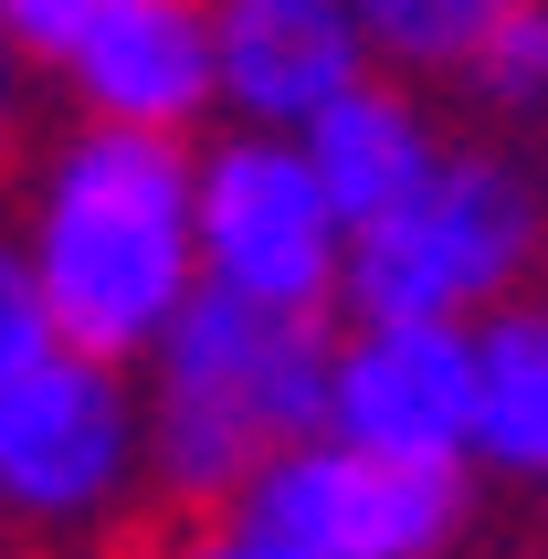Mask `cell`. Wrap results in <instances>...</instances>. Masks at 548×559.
<instances>
[{
	"instance_id": "cell-1",
	"label": "cell",
	"mask_w": 548,
	"mask_h": 559,
	"mask_svg": "<svg viewBox=\"0 0 548 559\" xmlns=\"http://www.w3.org/2000/svg\"><path fill=\"white\" fill-rule=\"evenodd\" d=\"M22 264L43 285L53 348L138 370L148 338L201 296V264H190V138L74 127L32 180Z\"/></svg>"
},
{
	"instance_id": "cell-2",
	"label": "cell",
	"mask_w": 548,
	"mask_h": 559,
	"mask_svg": "<svg viewBox=\"0 0 548 559\" xmlns=\"http://www.w3.org/2000/svg\"><path fill=\"white\" fill-rule=\"evenodd\" d=\"M327 402V317H274L243 296H190L169 328L148 338V486H169L180 507H233L264 454L317 433Z\"/></svg>"
},
{
	"instance_id": "cell-3",
	"label": "cell",
	"mask_w": 548,
	"mask_h": 559,
	"mask_svg": "<svg viewBox=\"0 0 548 559\" xmlns=\"http://www.w3.org/2000/svg\"><path fill=\"white\" fill-rule=\"evenodd\" d=\"M548 253V201L507 148H432V169L401 190L380 222L348 233L337 296L348 317H422V328H475L486 307L527 296Z\"/></svg>"
},
{
	"instance_id": "cell-4",
	"label": "cell",
	"mask_w": 548,
	"mask_h": 559,
	"mask_svg": "<svg viewBox=\"0 0 548 559\" xmlns=\"http://www.w3.org/2000/svg\"><path fill=\"white\" fill-rule=\"evenodd\" d=\"M148 486V412L127 359L43 348L0 380V518L32 538H95Z\"/></svg>"
},
{
	"instance_id": "cell-5",
	"label": "cell",
	"mask_w": 548,
	"mask_h": 559,
	"mask_svg": "<svg viewBox=\"0 0 548 559\" xmlns=\"http://www.w3.org/2000/svg\"><path fill=\"white\" fill-rule=\"evenodd\" d=\"M190 264H201L212 296H243V307H274V317L337 307L348 222L327 212L296 138L233 127L212 148H190Z\"/></svg>"
},
{
	"instance_id": "cell-6",
	"label": "cell",
	"mask_w": 548,
	"mask_h": 559,
	"mask_svg": "<svg viewBox=\"0 0 548 559\" xmlns=\"http://www.w3.org/2000/svg\"><path fill=\"white\" fill-rule=\"evenodd\" d=\"M222 518L264 538L274 559H443L464 528V475L380 465V454L306 433L285 454H264Z\"/></svg>"
},
{
	"instance_id": "cell-7",
	"label": "cell",
	"mask_w": 548,
	"mask_h": 559,
	"mask_svg": "<svg viewBox=\"0 0 548 559\" xmlns=\"http://www.w3.org/2000/svg\"><path fill=\"white\" fill-rule=\"evenodd\" d=\"M317 433L348 443V454H380V465L464 475V433H475V359H464V328L348 317V338H327Z\"/></svg>"
},
{
	"instance_id": "cell-8",
	"label": "cell",
	"mask_w": 548,
	"mask_h": 559,
	"mask_svg": "<svg viewBox=\"0 0 548 559\" xmlns=\"http://www.w3.org/2000/svg\"><path fill=\"white\" fill-rule=\"evenodd\" d=\"M85 127L190 138L212 117V0H85L53 53Z\"/></svg>"
},
{
	"instance_id": "cell-9",
	"label": "cell",
	"mask_w": 548,
	"mask_h": 559,
	"mask_svg": "<svg viewBox=\"0 0 548 559\" xmlns=\"http://www.w3.org/2000/svg\"><path fill=\"white\" fill-rule=\"evenodd\" d=\"M380 74L348 0H212V106L233 127L296 138L317 106Z\"/></svg>"
},
{
	"instance_id": "cell-10",
	"label": "cell",
	"mask_w": 548,
	"mask_h": 559,
	"mask_svg": "<svg viewBox=\"0 0 548 559\" xmlns=\"http://www.w3.org/2000/svg\"><path fill=\"white\" fill-rule=\"evenodd\" d=\"M432 148H443V138H432L422 95L380 85V74H359L337 106H317V117L296 127V158L317 169V190H327V212L348 222V233L391 212L401 190L432 169Z\"/></svg>"
},
{
	"instance_id": "cell-11",
	"label": "cell",
	"mask_w": 548,
	"mask_h": 559,
	"mask_svg": "<svg viewBox=\"0 0 548 559\" xmlns=\"http://www.w3.org/2000/svg\"><path fill=\"white\" fill-rule=\"evenodd\" d=\"M475 359V433L464 465L496 475H548V296H507L464 328Z\"/></svg>"
},
{
	"instance_id": "cell-12",
	"label": "cell",
	"mask_w": 548,
	"mask_h": 559,
	"mask_svg": "<svg viewBox=\"0 0 548 559\" xmlns=\"http://www.w3.org/2000/svg\"><path fill=\"white\" fill-rule=\"evenodd\" d=\"M369 32V63H401V74H464V53L486 43L517 0H348Z\"/></svg>"
},
{
	"instance_id": "cell-13",
	"label": "cell",
	"mask_w": 548,
	"mask_h": 559,
	"mask_svg": "<svg viewBox=\"0 0 548 559\" xmlns=\"http://www.w3.org/2000/svg\"><path fill=\"white\" fill-rule=\"evenodd\" d=\"M464 85L486 95L496 117H548V0H517V11L464 53Z\"/></svg>"
},
{
	"instance_id": "cell-14",
	"label": "cell",
	"mask_w": 548,
	"mask_h": 559,
	"mask_svg": "<svg viewBox=\"0 0 548 559\" xmlns=\"http://www.w3.org/2000/svg\"><path fill=\"white\" fill-rule=\"evenodd\" d=\"M43 348H53L43 285H32V264H22V233H0V380H11V370H32Z\"/></svg>"
},
{
	"instance_id": "cell-15",
	"label": "cell",
	"mask_w": 548,
	"mask_h": 559,
	"mask_svg": "<svg viewBox=\"0 0 548 559\" xmlns=\"http://www.w3.org/2000/svg\"><path fill=\"white\" fill-rule=\"evenodd\" d=\"M74 11H85V0H0V32H11L22 53H53L63 32H74Z\"/></svg>"
},
{
	"instance_id": "cell-16",
	"label": "cell",
	"mask_w": 548,
	"mask_h": 559,
	"mask_svg": "<svg viewBox=\"0 0 548 559\" xmlns=\"http://www.w3.org/2000/svg\"><path fill=\"white\" fill-rule=\"evenodd\" d=\"M169 559H274V549H264V538H243V528H233V518H222V528L180 538V549H169Z\"/></svg>"
},
{
	"instance_id": "cell-17",
	"label": "cell",
	"mask_w": 548,
	"mask_h": 559,
	"mask_svg": "<svg viewBox=\"0 0 548 559\" xmlns=\"http://www.w3.org/2000/svg\"><path fill=\"white\" fill-rule=\"evenodd\" d=\"M11 127H22V43L0 32V138H11Z\"/></svg>"
}]
</instances>
